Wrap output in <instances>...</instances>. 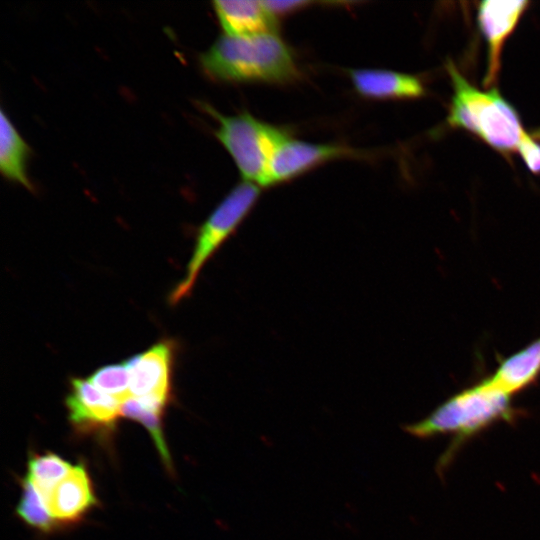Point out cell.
<instances>
[{
    "instance_id": "obj_1",
    "label": "cell",
    "mask_w": 540,
    "mask_h": 540,
    "mask_svg": "<svg viewBox=\"0 0 540 540\" xmlns=\"http://www.w3.org/2000/svg\"><path fill=\"white\" fill-rule=\"evenodd\" d=\"M512 395L497 387L489 377L455 393L425 418L407 424L404 431L418 439L451 435L453 442L442 455L440 467L446 466L457 450L469 439L498 422H513L520 411Z\"/></svg>"
},
{
    "instance_id": "obj_2",
    "label": "cell",
    "mask_w": 540,
    "mask_h": 540,
    "mask_svg": "<svg viewBox=\"0 0 540 540\" xmlns=\"http://www.w3.org/2000/svg\"><path fill=\"white\" fill-rule=\"evenodd\" d=\"M200 65L222 82L287 83L298 75L291 49L276 33L222 35L200 55Z\"/></svg>"
},
{
    "instance_id": "obj_3",
    "label": "cell",
    "mask_w": 540,
    "mask_h": 540,
    "mask_svg": "<svg viewBox=\"0 0 540 540\" xmlns=\"http://www.w3.org/2000/svg\"><path fill=\"white\" fill-rule=\"evenodd\" d=\"M446 69L453 88L447 125L477 136L504 156L516 152L525 130L515 107L496 88L474 87L452 61Z\"/></svg>"
},
{
    "instance_id": "obj_4",
    "label": "cell",
    "mask_w": 540,
    "mask_h": 540,
    "mask_svg": "<svg viewBox=\"0 0 540 540\" xmlns=\"http://www.w3.org/2000/svg\"><path fill=\"white\" fill-rule=\"evenodd\" d=\"M205 110L217 119L215 136L234 160L243 181L264 186L271 158L288 133L248 112L227 116L208 104Z\"/></svg>"
},
{
    "instance_id": "obj_5",
    "label": "cell",
    "mask_w": 540,
    "mask_h": 540,
    "mask_svg": "<svg viewBox=\"0 0 540 540\" xmlns=\"http://www.w3.org/2000/svg\"><path fill=\"white\" fill-rule=\"evenodd\" d=\"M259 195L258 185L239 183L210 213L198 230L185 275L169 295L170 304H177L191 294L204 265L248 216Z\"/></svg>"
},
{
    "instance_id": "obj_6",
    "label": "cell",
    "mask_w": 540,
    "mask_h": 540,
    "mask_svg": "<svg viewBox=\"0 0 540 540\" xmlns=\"http://www.w3.org/2000/svg\"><path fill=\"white\" fill-rule=\"evenodd\" d=\"M176 344L162 339L125 360L130 373L131 397L167 407L172 399Z\"/></svg>"
},
{
    "instance_id": "obj_7",
    "label": "cell",
    "mask_w": 540,
    "mask_h": 540,
    "mask_svg": "<svg viewBox=\"0 0 540 540\" xmlns=\"http://www.w3.org/2000/svg\"><path fill=\"white\" fill-rule=\"evenodd\" d=\"M121 404L88 378L72 377L69 380L65 405L72 427L81 434L111 432L121 416Z\"/></svg>"
},
{
    "instance_id": "obj_8",
    "label": "cell",
    "mask_w": 540,
    "mask_h": 540,
    "mask_svg": "<svg viewBox=\"0 0 540 540\" xmlns=\"http://www.w3.org/2000/svg\"><path fill=\"white\" fill-rule=\"evenodd\" d=\"M354 153L353 149L343 145L310 143L288 134L271 158L264 187L289 181L327 161Z\"/></svg>"
},
{
    "instance_id": "obj_9",
    "label": "cell",
    "mask_w": 540,
    "mask_h": 540,
    "mask_svg": "<svg viewBox=\"0 0 540 540\" xmlns=\"http://www.w3.org/2000/svg\"><path fill=\"white\" fill-rule=\"evenodd\" d=\"M530 2L486 0L479 3L477 22L487 43L488 63L484 86L497 81L501 67V55L506 40L516 29Z\"/></svg>"
},
{
    "instance_id": "obj_10",
    "label": "cell",
    "mask_w": 540,
    "mask_h": 540,
    "mask_svg": "<svg viewBox=\"0 0 540 540\" xmlns=\"http://www.w3.org/2000/svg\"><path fill=\"white\" fill-rule=\"evenodd\" d=\"M97 498L89 473L83 464L53 490L47 505L57 523L71 524L82 519L95 505Z\"/></svg>"
},
{
    "instance_id": "obj_11",
    "label": "cell",
    "mask_w": 540,
    "mask_h": 540,
    "mask_svg": "<svg viewBox=\"0 0 540 540\" xmlns=\"http://www.w3.org/2000/svg\"><path fill=\"white\" fill-rule=\"evenodd\" d=\"M212 4L225 35L246 37L276 33V15L264 1L216 0Z\"/></svg>"
},
{
    "instance_id": "obj_12",
    "label": "cell",
    "mask_w": 540,
    "mask_h": 540,
    "mask_svg": "<svg viewBox=\"0 0 540 540\" xmlns=\"http://www.w3.org/2000/svg\"><path fill=\"white\" fill-rule=\"evenodd\" d=\"M355 90L371 99H417L426 88L417 76L384 69H352L348 72Z\"/></svg>"
},
{
    "instance_id": "obj_13",
    "label": "cell",
    "mask_w": 540,
    "mask_h": 540,
    "mask_svg": "<svg viewBox=\"0 0 540 540\" xmlns=\"http://www.w3.org/2000/svg\"><path fill=\"white\" fill-rule=\"evenodd\" d=\"M489 378L512 396L535 385L540 378V337L500 360Z\"/></svg>"
},
{
    "instance_id": "obj_14",
    "label": "cell",
    "mask_w": 540,
    "mask_h": 540,
    "mask_svg": "<svg viewBox=\"0 0 540 540\" xmlns=\"http://www.w3.org/2000/svg\"><path fill=\"white\" fill-rule=\"evenodd\" d=\"M30 148L15 128L10 118L1 109L0 120V170L8 180L21 184L28 190L33 186L27 175V160Z\"/></svg>"
},
{
    "instance_id": "obj_15",
    "label": "cell",
    "mask_w": 540,
    "mask_h": 540,
    "mask_svg": "<svg viewBox=\"0 0 540 540\" xmlns=\"http://www.w3.org/2000/svg\"><path fill=\"white\" fill-rule=\"evenodd\" d=\"M165 409L161 405L130 397L121 404V416L137 421L147 429L164 464L168 468H171L170 454L162 428V418Z\"/></svg>"
},
{
    "instance_id": "obj_16",
    "label": "cell",
    "mask_w": 540,
    "mask_h": 540,
    "mask_svg": "<svg viewBox=\"0 0 540 540\" xmlns=\"http://www.w3.org/2000/svg\"><path fill=\"white\" fill-rule=\"evenodd\" d=\"M74 466L61 456L47 452L32 455L28 461L27 478L46 502L53 490L72 472Z\"/></svg>"
},
{
    "instance_id": "obj_17",
    "label": "cell",
    "mask_w": 540,
    "mask_h": 540,
    "mask_svg": "<svg viewBox=\"0 0 540 540\" xmlns=\"http://www.w3.org/2000/svg\"><path fill=\"white\" fill-rule=\"evenodd\" d=\"M16 513L27 525L41 532H50L57 526L46 500L27 477L22 480V494Z\"/></svg>"
},
{
    "instance_id": "obj_18",
    "label": "cell",
    "mask_w": 540,
    "mask_h": 540,
    "mask_svg": "<svg viewBox=\"0 0 540 540\" xmlns=\"http://www.w3.org/2000/svg\"><path fill=\"white\" fill-rule=\"evenodd\" d=\"M88 380L102 392L121 403L131 397L130 373L125 360L101 366L93 371Z\"/></svg>"
},
{
    "instance_id": "obj_19",
    "label": "cell",
    "mask_w": 540,
    "mask_h": 540,
    "mask_svg": "<svg viewBox=\"0 0 540 540\" xmlns=\"http://www.w3.org/2000/svg\"><path fill=\"white\" fill-rule=\"evenodd\" d=\"M516 152L531 173L540 175V141L536 134L525 131Z\"/></svg>"
},
{
    "instance_id": "obj_20",
    "label": "cell",
    "mask_w": 540,
    "mask_h": 540,
    "mask_svg": "<svg viewBox=\"0 0 540 540\" xmlns=\"http://www.w3.org/2000/svg\"><path fill=\"white\" fill-rule=\"evenodd\" d=\"M266 7L274 14L288 13L311 4L310 1H264Z\"/></svg>"
}]
</instances>
